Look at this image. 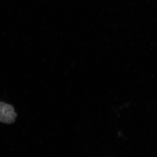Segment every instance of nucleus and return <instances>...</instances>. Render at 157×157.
Instances as JSON below:
<instances>
[{"label":"nucleus","instance_id":"f257e3e1","mask_svg":"<svg viewBox=\"0 0 157 157\" xmlns=\"http://www.w3.org/2000/svg\"><path fill=\"white\" fill-rule=\"evenodd\" d=\"M17 114L13 106L0 102V121L4 124H11L15 122Z\"/></svg>","mask_w":157,"mask_h":157}]
</instances>
